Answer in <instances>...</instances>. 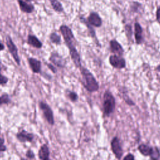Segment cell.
Here are the masks:
<instances>
[{
  "label": "cell",
  "mask_w": 160,
  "mask_h": 160,
  "mask_svg": "<svg viewBox=\"0 0 160 160\" xmlns=\"http://www.w3.org/2000/svg\"><path fill=\"white\" fill-rule=\"evenodd\" d=\"M81 72L82 75V84L87 91L94 92L98 90L99 84L92 74L86 68H81Z\"/></svg>",
  "instance_id": "obj_1"
},
{
  "label": "cell",
  "mask_w": 160,
  "mask_h": 160,
  "mask_svg": "<svg viewBox=\"0 0 160 160\" xmlns=\"http://www.w3.org/2000/svg\"><path fill=\"white\" fill-rule=\"evenodd\" d=\"M115 108V99L112 94L106 91L103 96V111L106 116L110 115Z\"/></svg>",
  "instance_id": "obj_2"
},
{
  "label": "cell",
  "mask_w": 160,
  "mask_h": 160,
  "mask_svg": "<svg viewBox=\"0 0 160 160\" xmlns=\"http://www.w3.org/2000/svg\"><path fill=\"white\" fill-rule=\"evenodd\" d=\"M109 63L112 67L117 69H122L126 66L124 59L119 55H111L109 57Z\"/></svg>",
  "instance_id": "obj_3"
},
{
  "label": "cell",
  "mask_w": 160,
  "mask_h": 160,
  "mask_svg": "<svg viewBox=\"0 0 160 160\" xmlns=\"http://www.w3.org/2000/svg\"><path fill=\"white\" fill-rule=\"evenodd\" d=\"M6 42L7 47L9 51V52L11 53L12 57L14 58L15 61L18 63V64H20V59L18 54V49L15 44L13 43V42L11 40V38L9 36H7L6 38Z\"/></svg>",
  "instance_id": "obj_4"
},
{
  "label": "cell",
  "mask_w": 160,
  "mask_h": 160,
  "mask_svg": "<svg viewBox=\"0 0 160 160\" xmlns=\"http://www.w3.org/2000/svg\"><path fill=\"white\" fill-rule=\"evenodd\" d=\"M60 31L63 36L64 39L67 44V46L72 44V40L74 39L73 34L69 28L62 25L60 27Z\"/></svg>",
  "instance_id": "obj_5"
},
{
  "label": "cell",
  "mask_w": 160,
  "mask_h": 160,
  "mask_svg": "<svg viewBox=\"0 0 160 160\" xmlns=\"http://www.w3.org/2000/svg\"><path fill=\"white\" fill-rule=\"evenodd\" d=\"M39 106L41 109L42 111V112L44 114V117L46 118V120L50 124H54V117H53V114L51 109L50 107L46 103L44 102H40Z\"/></svg>",
  "instance_id": "obj_6"
},
{
  "label": "cell",
  "mask_w": 160,
  "mask_h": 160,
  "mask_svg": "<svg viewBox=\"0 0 160 160\" xmlns=\"http://www.w3.org/2000/svg\"><path fill=\"white\" fill-rule=\"evenodd\" d=\"M111 148L113 153L116 156V158L118 159H121L122 156L123 151L120 145L119 140L117 137H114L112 139L111 141Z\"/></svg>",
  "instance_id": "obj_7"
},
{
  "label": "cell",
  "mask_w": 160,
  "mask_h": 160,
  "mask_svg": "<svg viewBox=\"0 0 160 160\" xmlns=\"http://www.w3.org/2000/svg\"><path fill=\"white\" fill-rule=\"evenodd\" d=\"M69 49V52L71 54V59H72L74 63L76 66V67H81V59L79 54L76 50V48L73 46V44H71L68 46Z\"/></svg>",
  "instance_id": "obj_8"
},
{
  "label": "cell",
  "mask_w": 160,
  "mask_h": 160,
  "mask_svg": "<svg viewBox=\"0 0 160 160\" xmlns=\"http://www.w3.org/2000/svg\"><path fill=\"white\" fill-rule=\"evenodd\" d=\"M88 22L91 25L96 26V27H99L102 24V21L99 16L96 13V12H92L90 14L89 16L88 17Z\"/></svg>",
  "instance_id": "obj_9"
},
{
  "label": "cell",
  "mask_w": 160,
  "mask_h": 160,
  "mask_svg": "<svg viewBox=\"0 0 160 160\" xmlns=\"http://www.w3.org/2000/svg\"><path fill=\"white\" fill-rule=\"evenodd\" d=\"M142 32V30L140 24L138 22H136L134 24V36H135L136 42L138 44H141L143 40Z\"/></svg>",
  "instance_id": "obj_10"
},
{
  "label": "cell",
  "mask_w": 160,
  "mask_h": 160,
  "mask_svg": "<svg viewBox=\"0 0 160 160\" xmlns=\"http://www.w3.org/2000/svg\"><path fill=\"white\" fill-rule=\"evenodd\" d=\"M50 60L56 66H59V67H64L65 64H66V61L65 60L61 57L57 53H53L52 54L51 58H50Z\"/></svg>",
  "instance_id": "obj_11"
},
{
  "label": "cell",
  "mask_w": 160,
  "mask_h": 160,
  "mask_svg": "<svg viewBox=\"0 0 160 160\" xmlns=\"http://www.w3.org/2000/svg\"><path fill=\"white\" fill-rule=\"evenodd\" d=\"M110 47L111 51L113 52L118 54L119 56H121L124 52L123 48L121 44L115 40H112L110 41Z\"/></svg>",
  "instance_id": "obj_12"
},
{
  "label": "cell",
  "mask_w": 160,
  "mask_h": 160,
  "mask_svg": "<svg viewBox=\"0 0 160 160\" xmlns=\"http://www.w3.org/2000/svg\"><path fill=\"white\" fill-rule=\"evenodd\" d=\"M17 138L21 142L31 141L33 139V135L23 130L17 134Z\"/></svg>",
  "instance_id": "obj_13"
},
{
  "label": "cell",
  "mask_w": 160,
  "mask_h": 160,
  "mask_svg": "<svg viewBox=\"0 0 160 160\" xmlns=\"http://www.w3.org/2000/svg\"><path fill=\"white\" fill-rule=\"evenodd\" d=\"M138 149L142 155H144L145 156H151V155L152 154V151L154 150V148L149 146L148 145L142 144H141L140 146H139Z\"/></svg>",
  "instance_id": "obj_14"
},
{
  "label": "cell",
  "mask_w": 160,
  "mask_h": 160,
  "mask_svg": "<svg viewBox=\"0 0 160 160\" xmlns=\"http://www.w3.org/2000/svg\"><path fill=\"white\" fill-rule=\"evenodd\" d=\"M29 63L30 67L34 72L38 73L40 71L41 69V62L34 58H29Z\"/></svg>",
  "instance_id": "obj_15"
},
{
  "label": "cell",
  "mask_w": 160,
  "mask_h": 160,
  "mask_svg": "<svg viewBox=\"0 0 160 160\" xmlns=\"http://www.w3.org/2000/svg\"><path fill=\"white\" fill-rule=\"evenodd\" d=\"M39 158L41 159H48L49 151L48 146L46 144H43L39 151Z\"/></svg>",
  "instance_id": "obj_16"
},
{
  "label": "cell",
  "mask_w": 160,
  "mask_h": 160,
  "mask_svg": "<svg viewBox=\"0 0 160 160\" xmlns=\"http://www.w3.org/2000/svg\"><path fill=\"white\" fill-rule=\"evenodd\" d=\"M18 2L21 11H22L23 12L30 13L34 9V7L32 5L28 4L27 2L23 1L22 0H18Z\"/></svg>",
  "instance_id": "obj_17"
},
{
  "label": "cell",
  "mask_w": 160,
  "mask_h": 160,
  "mask_svg": "<svg viewBox=\"0 0 160 160\" xmlns=\"http://www.w3.org/2000/svg\"><path fill=\"white\" fill-rule=\"evenodd\" d=\"M28 42L29 44L31 46L37 48H41L42 47V43L39 41V39L34 36L29 35L28 36Z\"/></svg>",
  "instance_id": "obj_18"
},
{
  "label": "cell",
  "mask_w": 160,
  "mask_h": 160,
  "mask_svg": "<svg viewBox=\"0 0 160 160\" xmlns=\"http://www.w3.org/2000/svg\"><path fill=\"white\" fill-rule=\"evenodd\" d=\"M51 2V4L53 8V9L58 12H61L62 11V6L61 4V3L58 0H49Z\"/></svg>",
  "instance_id": "obj_19"
},
{
  "label": "cell",
  "mask_w": 160,
  "mask_h": 160,
  "mask_svg": "<svg viewBox=\"0 0 160 160\" xmlns=\"http://www.w3.org/2000/svg\"><path fill=\"white\" fill-rule=\"evenodd\" d=\"M50 39L51 41L53 42V43H55V44H59L60 42H61V38L60 36L55 33V32H53L51 34L50 36Z\"/></svg>",
  "instance_id": "obj_20"
},
{
  "label": "cell",
  "mask_w": 160,
  "mask_h": 160,
  "mask_svg": "<svg viewBox=\"0 0 160 160\" xmlns=\"http://www.w3.org/2000/svg\"><path fill=\"white\" fill-rule=\"evenodd\" d=\"M151 159H158L160 158V152L157 148H154V150L152 151V154L151 155Z\"/></svg>",
  "instance_id": "obj_21"
},
{
  "label": "cell",
  "mask_w": 160,
  "mask_h": 160,
  "mask_svg": "<svg viewBox=\"0 0 160 160\" xmlns=\"http://www.w3.org/2000/svg\"><path fill=\"white\" fill-rule=\"evenodd\" d=\"M9 102V98L8 94H4L0 96V105L2 104H7Z\"/></svg>",
  "instance_id": "obj_22"
},
{
  "label": "cell",
  "mask_w": 160,
  "mask_h": 160,
  "mask_svg": "<svg viewBox=\"0 0 160 160\" xmlns=\"http://www.w3.org/2000/svg\"><path fill=\"white\" fill-rule=\"evenodd\" d=\"M69 98L71 99V100L72 101H76L78 99V96L76 92H69Z\"/></svg>",
  "instance_id": "obj_23"
},
{
  "label": "cell",
  "mask_w": 160,
  "mask_h": 160,
  "mask_svg": "<svg viewBox=\"0 0 160 160\" xmlns=\"http://www.w3.org/2000/svg\"><path fill=\"white\" fill-rule=\"evenodd\" d=\"M8 81V78L4 76H2L0 73V84H6Z\"/></svg>",
  "instance_id": "obj_24"
},
{
  "label": "cell",
  "mask_w": 160,
  "mask_h": 160,
  "mask_svg": "<svg viewBox=\"0 0 160 160\" xmlns=\"http://www.w3.org/2000/svg\"><path fill=\"white\" fill-rule=\"evenodd\" d=\"M4 142V139L0 138V151H4L6 150V146L3 145Z\"/></svg>",
  "instance_id": "obj_25"
},
{
  "label": "cell",
  "mask_w": 160,
  "mask_h": 160,
  "mask_svg": "<svg viewBox=\"0 0 160 160\" xmlns=\"http://www.w3.org/2000/svg\"><path fill=\"white\" fill-rule=\"evenodd\" d=\"M26 157L28 158H30V159H32V158H34V154L33 153V152L31 151V150H28V152H26Z\"/></svg>",
  "instance_id": "obj_26"
},
{
  "label": "cell",
  "mask_w": 160,
  "mask_h": 160,
  "mask_svg": "<svg viewBox=\"0 0 160 160\" xmlns=\"http://www.w3.org/2000/svg\"><path fill=\"white\" fill-rule=\"evenodd\" d=\"M124 159H128V160H133L134 159V157L133 156V154H128V155H126L124 158Z\"/></svg>",
  "instance_id": "obj_27"
},
{
  "label": "cell",
  "mask_w": 160,
  "mask_h": 160,
  "mask_svg": "<svg viewBox=\"0 0 160 160\" xmlns=\"http://www.w3.org/2000/svg\"><path fill=\"white\" fill-rule=\"evenodd\" d=\"M156 18L159 23H160V7L157 9L156 11Z\"/></svg>",
  "instance_id": "obj_28"
},
{
  "label": "cell",
  "mask_w": 160,
  "mask_h": 160,
  "mask_svg": "<svg viewBox=\"0 0 160 160\" xmlns=\"http://www.w3.org/2000/svg\"><path fill=\"white\" fill-rule=\"evenodd\" d=\"M48 67L49 68H51V70L54 72H56V68H54L51 64H48Z\"/></svg>",
  "instance_id": "obj_29"
},
{
  "label": "cell",
  "mask_w": 160,
  "mask_h": 160,
  "mask_svg": "<svg viewBox=\"0 0 160 160\" xmlns=\"http://www.w3.org/2000/svg\"><path fill=\"white\" fill-rule=\"evenodd\" d=\"M4 48V47L3 44H2V43H1V42H0V51L2 50Z\"/></svg>",
  "instance_id": "obj_30"
},
{
  "label": "cell",
  "mask_w": 160,
  "mask_h": 160,
  "mask_svg": "<svg viewBox=\"0 0 160 160\" xmlns=\"http://www.w3.org/2000/svg\"><path fill=\"white\" fill-rule=\"evenodd\" d=\"M156 69H157V71H159V72H160V65L159 66H158V67H157V68H156Z\"/></svg>",
  "instance_id": "obj_31"
},
{
  "label": "cell",
  "mask_w": 160,
  "mask_h": 160,
  "mask_svg": "<svg viewBox=\"0 0 160 160\" xmlns=\"http://www.w3.org/2000/svg\"><path fill=\"white\" fill-rule=\"evenodd\" d=\"M26 1H31V0H26Z\"/></svg>",
  "instance_id": "obj_32"
}]
</instances>
